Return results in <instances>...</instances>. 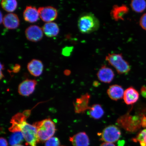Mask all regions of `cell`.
Here are the masks:
<instances>
[{
	"mask_svg": "<svg viewBox=\"0 0 146 146\" xmlns=\"http://www.w3.org/2000/svg\"><path fill=\"white\" fill-rule=\"evenodd\" d=\"M133 141L138 142L140 146H146V129L140 131L136 137L133 139Z\"/></svg>",
	"mask_w": 146,
	"mask_h": 146,
	"instance_id": "obj_25",
	"label": "cell"
},
{
	"mask_svg": "<svg viewBox=\"0 0 146 146\" xmlns=\"http://www.w3.org/2000/svg\"><path fill=\"white\" fill-rule=\"evenodd\" d=\"M100 26L99 20L92 13L83 14L80 16L78 20V28L83 34H90L96 31L99 28Z\"/></svg>",
	"mask_w": 146,
	"mask_h": 146,
	"instance_id": "obj_1",
	"label": "cell"
},
{
	"mask_svg": "<svg viewBox=\"0 0 146 146\" xmlns=\"http://www.w3.org/2000/svg\"><path fill=\"white\" fill-rule=\"evenodd\" d=\"M25 34L29 40L36 42L42 39L43 36L42 29L36 25L29 27L25 31Z\"/></svg>",
	"mask_w": 146,
	"mask_h": 146,
	"instance_id": "obj_9",
	"label": "cell"
},
{
	"mask_svg": "<svg viewBox=\"0 0 146 146\" xmlns=\"http://www.w3.org/2000/svg\"><path fill=\"white\" fill-rule=\"evenodd\" d=\"M107 93L111 100L117 101L123 98L124 91L123 87L120 86L114 85L110 86Z\"/></svg>",
	"mask_w": 146,
	"mask_h": 146,
	"instance_id": "obj_19",
	"label": "cell"
},
{
	"mask_svg": "<svg viewBox=\"0 0 146 146\" xmlns=\"http://www.w3.org/2000/svg\"><path fill=\"white\" fill-rule=\"evenodd\" d=\"M141 120L142 127H146V116L145 114H142Z\"/></svg>",
	"mask_w": 146,
	"mask_h": 146,
	"instance_id": "obj_29",
	"label": "cell"
},
{
	"mask_svg": "<svg viewBox=\"0 0 146 146\" xmlns=\"http://www.w3.org/2000/svg\"><path fill=\"white\" fill-rule=\"evenodd\" d=\"M37 82L35 80L27 79L20 84L18 87V92L23 96H29L35 90Z\"/></svg>",
	"mask_w": 146,
	"mask_h": 146,
	"instance_id": "obj_10",
	"label": "cell"
},
{
	"mask_svg": "<svg viewBox=\"0 0 146 146\" xmlns=\"http://www.w3.org/2000/svg\"><path fill=\"white\" fill-rule=\"evenodd\" d=\"M130 5L133 11L139 13L145 10L146 1L144 0H134L131 1Z\"/></svg>",
	"mask_w": 146,
	"mask_h": 146,
	"instance_id": "obj_22",
	"label": "cell"
},
{
	"mask_svg": "<svg viewBox=\"0 0 146 146\" xmlns=\"http://www.w3.org/2000/svg\"><path fill=\"white\" fill-rule=\"evenodd\" d=\"M19 132L23 134L27 145L31 146H37V144L40 141L37 134L36 128L33 125L23 122L20 126Z\"/></svg>",
	"mask_w": 146,
	"mask_h": 146,
	"instance_id": "obj_4",
	"label": "cell"
},
{
	"mask_svg": "<svg viewBox=\"0 0 146 146\" xmlns=\"http://www.w3.org/2000/svg\"><path fill=\"white\" fill-rule=\"evenodd\" d=\"M24 146L23 145H15L14 146Z\"/></svg>",
	"mask_w": 146,
	"mask_h": 146,
	"instance_id": "obj_37",
	"label": "cell"
},
{
	"mask_svg": "<svg viewBox=\"0 0 146 146\" xmlns=\"http://www.w3.org/2000/svg\"><path fill=\"white\" fill-rule=\"evenodd\" d=\"M1 24L3 22V15L2 14L1 12Z\"/></svg>",
	"mask_w": 146,
	"mask_h": 146,
	"instance_id": "obj_36",
	"label": "cell"
},
{
	"mask_svg": "<svg viewBox=\"0 0 146 146\" xmlns=\"http://www.w3.org/2000/svg\"><path fill=\"white\" fill-rule=\"evenodd\" d=\"M24 137L21 132L13 133L9 139V143L11 146L19 145L23 141Z\"/></svg>",
	"mask_w": 146,
	"mask_h": 146,
	"instance_id": "obj_24",
	"label": "cell"
},
{
	"mask_svg": "<svg viewBox=\"0 0 146 146\" xmlns=\"http://www.w3.org/2000/svg\"><path fill=\"white\" fill-rule=\"evenodd\" d=\"M31 111H25L23 113H19L15 115L11 119V125L9 128L11 132L14 133L19 132V127L23 122L26 121L30 116Z\"/></svg>",
	"mask_w": 146,
	"mask_h": 146,
	"instance_id": "obj_7",
	"label": "cell"
},
{
	"mask_svg": "<svg viewBox=\"0 0 146 146\" xmlns=\"http://www.w3.org/2000/svg\"><path fill=\"white\" fill-rule=\"evenodd\" d=\"M21 66L19 64H16L15 66L13 68V72H14L17 73L19 72Z\"/></svg>",
	"mask_w": 146,
	"mask_h": 146,
	"instance_id": "obj_32",
	"label": "cell"
},
{
	"mask_svg": "<svg viewBox=\"0 0 146 146\" xmlns=\"http://www.w3.org/2000/svg\"><path fill=\"white\" fill-rule=\"evenodd\" d=\"M100 146H116V145L113 143L104 142Z\"/></svg>",
	"mask_w": 146,
	"mask_h": 146,
	"instance_id": "obj_33",
	"label": "cell"
},
{
	"mask_svg": "<svg viewBox=\"0 0 146 146\" xmlns=\"http://www.w3.org/2000/svg\"><path fill=\"white\" fill-rule=\"evenodd\" d=\"M139 98V93L133 87H129L124 91L123 100L127 105H132L136 103Z\"/></svg>",
	"mask_w": 146,
	"mask_h": 146,
	"instance_id": "obj_15",
	"label": "cell"
},
{
	"mask_svg": "<svg viewBox=\"0 0 146 146\" xmlns=\"http://www.w3.org/2000/svg\"><path fill=\"white\" fill-rule=\"evenodd\" d=\"M33 125L36 128L40 141H46L56 132L55 125L50 118L36 122Z\"/></svg>",
	"mask_w": 146,
	"mask_h": 146,
	"instance_id": "obj_2",
	"label": "cell"
},
{
	"mask_svg": "<svg viewBox=\"0 0 146 146\" xmlns=\"http://www.w3.org/2000/svg\"><path fill=\"white\" fill-rule=\"evenodd\" d=\"M90 96L88 94H86L77 98L74 103V111L77 113H81L88 110L90 107L88 104Z\"/></svg>",
	"mask_w": 146,
	"mask_h": 146,
	"instance_id": "obj_11",
	"label": "cell"
},
{
	"mask_svg": "<svg viewBox=\"0 0 146 146\" xmlns=\"http://www.w3.org/2000/svg\"><path fill=\"white\" fill-rule=\"evenodd\" d=\"M42 30L45 35L48 37H52L58 35L59 29L57 24L54 23H47L42 27Z\"/></svg>",
	"mask_w": 146,
	"mask_h": 146,
	"instance_id": "obj_20",
	"label": "cell"
},
{
	"mask_svg": "<svg viewBox=\"0 0 146 146\" xmlns=\"http://www.w3.org/2000/svg\"><path fill=\"white\" fill-rule=\"evenodd\" d=\"M142 115V114L140 116H128L126 115L124 116L125 117H122L120 119L127 121V122H120L118 123L121 124L122 125L125 123V125L122 126L123 127L127 124V125L123 127L125 129L126 127H127L125 129L127 131L131 132H135L142 127L141 120Z\"/></svg>",
	"mask_w": 146,
	"mask_h": 146,
	"instance_id": "obj_6",
	"label": "cell"
},
{
	"mask_svg": "<svg viewBox=\"0 0 146 146\" xmlns=\"http://www.w3.org/2000/svg\"><path fill=\"white\" fill-rule=\"evenodd\" d=\"M1 4L2 8L9 12L14 11L17 6V1L15 0H3Z\"/></svg>",
	"mask_w": 146,
	"mask_h": 146,
	"instance_id": "obj_23",
	"label": "cell"
},
{
	"mask_svg": "<svg viewBox=\"0 0 146 146\" xmlns=\"http://www.w3.org/2000/svg\"><path fill=\"white\" fill-rule=\"evenodd\" d=\"M100 83H98V82H97L96 81H94V83H93V85H94V86L95 87H98L100 85Z\"/></svg>",
	"mask_w": 146,
	"mask_h": 146,
	"instance_id": "obj_34",
	"label": "cell"
},
{
	"mask_svg": "<svg viewBox=\"0 0 146 146\" xmlns=\"http://www.w3.org/2000/svg\"></svg>",
	"mask_w": 146,
	"mask_h": 146,
	"instance_id": "obj_38",
	"label": "cell"
},
{
	"mask_svg": "<svg viewBox=\"0 0 146 146\" xmlns=\"http://www.w3.org/2000/svg\"><path fill=\"white\" fill-rule=\"evenodd\" d=\"M97 75L100 81L106 83H110L113 80L115 76L112 69L105 65L102 66L98 70Z\"/></svg>",
	"mask_w": 146,
	"mask_h": 146,
	"instance_id": "obj_12",
	"label": "cell"
},
{
	"mask_svg": "<svg viewBox=\"0 0 146 146\" xmlns=\"http://www.w3.org/2000/svg\"><path fill=\"white\" fill-rule=\"evenodd\" d=\"M129 11V9L126 5H114L111 12V17L116 21L124 20V16Z\"/></svg>",
	"mask_w": 146,
	"mask_h": 146,
	"instance_id": "obj_14",
	"label": "cell"
},
{
	"mask_svg": "<svg viewBox=\"0 0 146 146\" xmlns=\"http://www.w3.org/2000/svg\"><path fill=\"white\" fill-rule=\"evenodd\" d=\"M64 73L66 75H69L70 74V72L69 70H66L65 71Z\"/></svg>",
	"mask_w": 146,
	"mask_h": 146,
	"instance_id": "obj_35",
	"label": "cell"
},
{
	"mask_svg": "<svg viewBox=\"0 0 146 146\" xmlns=\"http://www.w3.org/2000/svg\"><path fill=\"white\" fill-rule=\"evenodd\" d=\"M121 136L120 129L115 125H110L105 128L100 134V140L105 142L114 143Z\"/></svg>",
	"mask_w": 146,
	"mask_h": 146,
	"instance_id": "obj_5",
	"label": "cell"
},
{
	"mask_svg": "<svg viewBox=\"0 0 146 146\" xmlns=\"http://www.w3.org/2000/svg\"><path fill=\"white\" fill-rule=\"evenodd\" d=\"M23 16L25 21L31 23L37 21L40 17L37 9L31 6L26 7L23 12Z\"/></svg>",
	"mask_w": 146,
	"mask_h": 146,
	"instance_id": "obj_17",
	"label": "cell"
},
{
	"mask_svg": "<svg viewBox=\"0 0 146 146\" xmlns=\"http://www.w3.org/2000/svg\"><path fill=\"white\" fill-rule=\"evenodd\" d=\"M69 141L73 146H89L90 144L89 137L85 132L78 133L70 137Z\"/></svg>",
	"mask_w": 146,
	"mask_h": 146,
	"instance_id": "obj_13",
	"label": "cell"
},
{
	"mask_svg": "<svg viewBox=\"0 0 146 146\" xmlns=\"http://www.w3.org/2000/svg\"><path fill=\"white\" fill-rule=\"evenodd\" d=\"M3 23L4 27L9 29L17 28L20 25V21L18 16L15 14H7L3 18Z\"/></svg>",
	"mask_w": 146,
	"mask_h": 146,
	"instance_id": "obj_16",
	"label": "cell"
},
{
	"mask_svg": "<svg viewBox=\"0 0 146 146\" xmlns=\"http://www.w3.org/2000/svg\"><path fill=\"white\" fill-rule=\"evenodd\" d=\"M140 25L142 29L146 31V13L143 15L140 18Z\"/></svg>",
	"mask_w": 146,
	"mask_h": 146,
	"instance_id": "obj_28",
	"label": "cell"
},
{
	"mask_svg": "<svg viewBox=\"0 0 146 146\" xmlns=\"http://www.w3.org/2000/svg\"><path fill=\"white\" fill-rule=\"evenodd\" d=\"M39 16L43 21L50 23L55 20L58 16L57 10L51 6L40 7L38 9Z\"/></svg>",
	"mask_w": 146,
	"mask_h": 146,
	"instance_id": "obj_8",
	"label": "cell"
},
{
	"mask_svg": "<svg viewBox=\"0 0 146 146\" xmlns=\"http://www.w3.org/2000/svg\"><path fill=\"white\" fill-rule=\"evenodd\" d=\"M88 110L89 116L95 119H100L104 114V111L101 106L98 104L90 107Z\"/></svg>",
	"mask_w": 146,
	"mask_h": 146,
	"instance_id": "obj_21",
	"label": "cell"
},
{
	"mask_svg": "<svg viewBox=\"0 0 146 146\" xmlns=\"http://www.w3.org/2000/svg\"><path fill=\"white\" fill-rule=\"evenodd\" d=\"M106 61L115 69L118 74H127L131 70L129 63L123 59L121 54H109Z\"/></svg>",
	"mask_w": 146,
	"mask_h": 146,
	"instance_id": "obj_3",
	"label": "cell"
},
{
	"mask_svg": "<svg viewBox=\"0 0 146 146\" xmlns=\"http://www.w3.org/2000/svg\"><path fill=\"white\" fill-rule=\"evenodd\" d=\"M27 68L32 75L38 77L40 76L42 73L43 65L40 60L33 59L27 64Z\"/></svg>",
	"mask_w": 146,
	"mask_h": 146,
	"instance_id": "obj_18",
	"label": "cell"
},
{
	"mask_svg": "<svg viewBox=\"0 0 146 146\" xmlns=\"http://www.w3.org/2000/svg\"><path fill=\"white\" fill-rule=\"evenodd\" d=\"M140 92L142 96L146 98V86H145L144 85L141 87Z\"/></svg>",
	"mask_w": 146,
	"mask_h": 146,
	"instance_id": "obj_30",
	"label": "cell"
},
{
	"mask_svg": "<svg viewBox=\"0 0 146 146\" xmlns=\"http://www.w3.org/2000/svg\"><path fill=\"white\" fill-rule=\"evenodd\" d=\"M73 50V47H66L64 48L62 51V54L65 56H69L70 55L71 52Z\"/></svg>",
	"mask_w": 146,
	"mask_h": 146,
	"instance_id": "obj_27",
	"label": "cell"
},
{
	"mask_svg": "<svg viewBox=\"0 0 146 146\" xmlns=\"http://www.w3.org/2000/svg\"><path fill=\"white\" fill-rule=\"evenodd\" d=\"M60 140L56 137H52L45 142V146H60Z\"/></svg>",
	"mask_w": 146,
	"mask_h": 146,
	"instance_id": "obj_26",
	"label": "cell"
},
{
	"mask_svg": "<svg viewBox=\"0 0 146 146\" xmlns=\"http://www.w3.org/2000/svg\"><path fill=\"white\" fill-rule=\"evenodd\" d=\"M0 143H1V146H8V143L7 140L4 138L1 137V140H0Z\"/></svg>",
	"mask_w": 146,
	"mask_h": 146,
	"instance_id": "obj_31",
	"label": "cell"
}]
</instances>
